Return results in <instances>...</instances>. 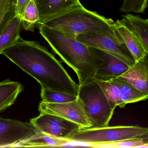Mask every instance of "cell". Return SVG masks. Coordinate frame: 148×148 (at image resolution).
<instances>
[{"label": "cell", "instance_id": "6da1fadb", "mask_svg": "<svg viewBox=\"0 0 148 148\" xmlns=\"http://www.w3.org/2000/svg\"><path fill=\"white\" fill-rule=\"evenodd\" d=\"M2 54L35 79L41 87L77 96L79 85L61 62L39 42L20 37Z\"/></svg>", "mask_w": 148, "mask_h": 148}, {"label": "cell", "instance_id": "7a4b0ae2", "mask_svg": "<svg viewBox=\"0 0 148 148\" xmlns=\"http://www.w3.org/2000/svg\"><path fill=\"white\" fill-rule=\"evenodd\" d=\"M37 27L53 51L76 73L79 85L92 79L98 70L105 64L93 48L75 38L43 25Z\"/></svg>", "mask_w": 148, "mask_h": 148}, {"label": "cell", "instance_id": "3957f363", "mask_svg": "<svg viewBox=\"0 0 148 148\" xmlns=\"http://www.w3.org/2000/svg\"><path fill=\"white\" fill-rule=\"evenodd\" d=\"M40 25L58 30L75 38L80 34L97 33L122 41L115 29L114 21L86 9L80 3Z\"/></svg>", "mask_w": 148, "mask_h": 148}, {"label": "cell", "instance_id": "277c9868", "mask_svg": "<svg viewBox=\"0 0 148 148\" xmlns=\"http://www.w3.org/2000/svg\"><path fill=\"white\" fill-rule=\"evenodd\" d=\"M148 135V128L139 125H117L90 127L78 130L67 139L71 143L102 144L141 137Z\"/></svg>", "mask_w": 148, "mask_h": 148}, {"label": "cell", "instance_id": "5b68a950", "mask_svg": "<svg viewBox=\"0 0 148 148\" xmlns=\"http://www.w3.org/2000/svg\"><path fill=\"white\" fill-rule=\"evenodd\" d=\"M78 98L91 127L108 126L114 114L103 91L93 79L79 85Z\"/></svg>", "mask_w": 148, "mask_h": 148}, {"label": "cell", "instance_id": "8992f818", "mask_svg": "<svg viewBox=\"0 0 148 148\" xmlns=\"http://www.w3.org/2000/svg\"><path fill=\"white\" fill-rule=\"evenodd\" d=\"M87 46L110 54L125 63L129 66L135 60L125 44L122 41L106 34L86 33L76 38Z\"/></svg>", "mask_w": 148, "mask_h": 148}, {"label": "cell", "instance_id": "52a82bcc", "mask_svg": "<svg viewBox=\"0 0 148 148\" xmlns=\"http://www.w3.org/2000/svg\"><path fill=\"white\" fill-rule=\"evenodd\" d=\"M30 123L34 127L36 133L63 139H67L72 133L81 129L76 123L49 113H40L37 117L31 119Z\"/></svg>", "mask_w": 148, "mask_h": 148}, {"label": "cell", "instance_id": "ba28073f", "mask_svg": "<svg viewBox=\"0 0 148 148\" xmlns=\"http://www.w3.org/2000/svg\"><path fill=\"white\" fill-rule=\"evenodd\" d=\"M38 110L40 113L52 114L76 123L80 125L81 129L92 127L82 104L77 97L73 101L60 103L41 101L39 105Z\"/></svg>", "mask_w": 148, "mask_h": 148}, {"label": "cell", "instance_id": "9c48e42d", "mask_svg": "<svg viewBox=\"0 0 148 148\" xmlns=\"http://www.w3.org/2000/svg\"><path fill=\"white\" fill-rule=\"evenodd\" d=\"M35 133L30 123L0 118V148L15 147Z\"/></svg>", "mask_w": 148, "mask_h": 148}, {"label": "cell", "instance_id": "30bf717a", "mask_svg": "<svg viewBox=\"0 0 148 148\" xmlns=\"http://www.w3.org/2000/svg\"><path fill=\"white\" fill-rule=\"evenodd\" d=\"M148 56L137 61L123 74L118 77L112 78L114 79L124 81L133 86L138 90L144 93H148ZM111 79V78H110Z\"/></svg>", "mask_w": 148, "mask_h": 148}, {"label": "cell", "instance_id": "8fae6325", "mask_svg": "<svg viewBox=\"0 0 148 148\" xmlns=\"http://www.w3.org/2000/svg\"><path fill=\"white\" fill-rule=\"evenodd\" d=\"M39 14L38 25L80 3L79 0H34Z\"/></svg>", "mask_w": 148, "mask_h": 148}, {"label": "cell", "instance_id": "7c38bea8", "mask_svg": "<svg viewBox=\"0 0 148 148\" xmlns=\"http://www.w3.org/2000/svg\"><path fill=\"white\" fill-rule=\"evenodd\" d=\"M94 52L102 58L105 64L98 70L93 78L107 79L120 76L125 72L129 66L117 58L93 48Z\"/></svg>", "mask_w": 148, "mask_h": 148}, {"label": "cell", "instance_id": "4fadbf2b", "mask_svg": "<svg viewBox=\"0 0 148 148\" xmlns=\"http://www.w3.org/2000/svg\"><path fill=\"white\" fill-rule=\"evenodd\" d=\"M114 27L119 37L125 44L128 50L134 58L135 61L139 60L143 57L148 56L137 37L125 25L121 20H117L114 22Z\"/></svg>", "mask_w": 148, "mask_h": 148}, {"label": "cell", "instance_id": "5bb4252c", "mask_svg": "<svg viewBox=\"0 0 148 148\" xmlns=\"http://www.w3.org/2000/svg\"><path fill=\"white\" fill-rule=\"evenodd\" d=\"M121 21L137 37L148 53V20L140 16L127 13Z\"/></svg>", "mask_w": 148, "mask_h": 148}, {"label": "cell", "instance_id": "9a60e30c", "mask_svg": "<svg viewBox=\"0 0 148 148\" xmlns=\"http://www.w3.org/2000/svg\"><path fill=\"white\" fill-rule=\"evenodd\" d=\"M23 90V86L18 82L6 79L0 82V112L14 104Z\"/></svg>", "mask_w": 148, "mask_h": 148}, {"label": "cell", "instance_id": "2e32d148", "mask_svg": "<svg viewBox=\"0 0 148 148\" xmlns=\"http://www.w3.org/2000/svg\"><path fill=\"white\" fill-rule=\"evenodd\" d=\"M71 142L66 139L59 138L42 133H35L15 147H62Z\"/></svg>", "mask_w": 148, "mask_h": 148}, {"label": "cell", "instance_id": "e0dca14e", "mask_svg": "<svg viewBox=\"0 0 148 148\" xmlns=\"http://www.w3.org/2000/svg\"><path fill=\"white\" fill-rule=\"evenodd\" d=\"M22 29V19L17 14L0 35V54L17 42L20 37V34Z\"/></svg>", "mask_w": 148, "mask_h": 148}, {"label": "cell", "instance_id": "ac0fdd59", "mask_svg": "<svg viewBox=\"0 0 148 148\" xmlns=\"http://www.w3.org/2000/svg\"><path fill=\"white\" fill-rule=\"evenodd\" d=\"M109 79L112 80L119 89L121 101L120 108H124L128 104L136 103L148 99V93L139 90L132 85L114 79Z\"/></svg>", "mask_w": 148, "mask_h": 148}, {"label": "cell", "instance_id": "d6986e66", "mask_svg": "<svg viewBox=\"0 0 148 148\" xmlns=\"http://www.w3.org/2000/svg\"><path fill=\"white\" fill-rule=\"evenodd\" d=\"M92 79L102 88L112 109L115 110L116 106L119 107L121 103L120 92L116 84L110 79Z\"/></svg>", "mask_w": 148, "mask_h": 148}, {"label": "cell", "instance_id": "ffe728a7", "mask_svg": "<svg viewBox=\"0 0 148 148\" xmlns=\"http://www.w3.org/2000/svg\"><path fill=\"white\" fill-rule=\"evenodd\" d=\"M39 14L34 0H31L27 6L22 18L23 29L34 32L37 27Z\"/></svg>", "mask_w": 148, "mask_h": 148}, {"label": "cell", "instance_id": "44dd1931", "mask_svg": "<svg viewBox=\"0 0 148 148\" xmlns=\"http://www.w3.org/2000/svg\"><path fill=\"white\" fill-rule=\"evenodd\" d=\"M42 101L45 103H60L73 101L77 96H73L61 92L41 87L40 93Z\"/></svg>", "mask_w": 148, "mask_h": 148}, {"label": "cell", "instance_id": "7402d4cb", "mask_svg": "<svg viewBox=\"0 0 148 148\" xmlns=\"http://www.w3.org/2000/svg\"><path fill=\"white\" fill-rule=\"evenodd\" d=\"M148 145V135L143 136L141 137L127 139L119 142L102 144L92 145L90 147L94 148L99 147H109V148H133V147H142Z\"/></svg>", "mask_w": 148, "mask_h": 148}, {"label": "cell", "instance_id": "603a6c76", "mask_svg": "<svg viewBox=\"0 0 148 148\" xmlns=\"http://www.w3.org/2000/svg\"><path fill=\"white\" fill-rule=\"evenodd\" d=\"M147 7L148 0H124L119 11L126 14H144Z\"/></svg>", "mask_w": 148, "mask_h": 148}, {"label": "cell", "instance_id": "cb8c5ba5", "mask_svg": "<svg viewBox=\"0 0 148 148\" xmlns=\"http://www.w3.org/2000/svg\"><path fill=\"white\" fill-rule=\"evenodd\" d=\"M17 14L16 7L7 12L0 14V35L11 20Z\"/></svg>", "mask_w": 148, "mask_h": 148}, {"label": "cell", "instance_id": "d4e9b609", "mask_svg": "<svg viewBox=\"0 0 148 148\" xmlns=\"http://www.w3.org/2000/svg\"><path fill=\"white\" fill-rule=\"evenodd\" d=\"M17 0H0V14L5 13L16 7Z\"/></svg>", "mask_w": 148, "mask_h": 148}, {"label": "cell", "instance_id": "484cf974", "mask_svg": "<svg viewBox=\"0 0 148 148\" xmlns=\"http://www.w3.org/2000/svg\"><path fill=\"white\" fill-rule=\"evenodd\" d=\"M31 0H17L16 9L17 15L19 16L22 19L25 10Z\"/></svg>", "mask_w": 148, "mask_h": 148}]
</instances>
